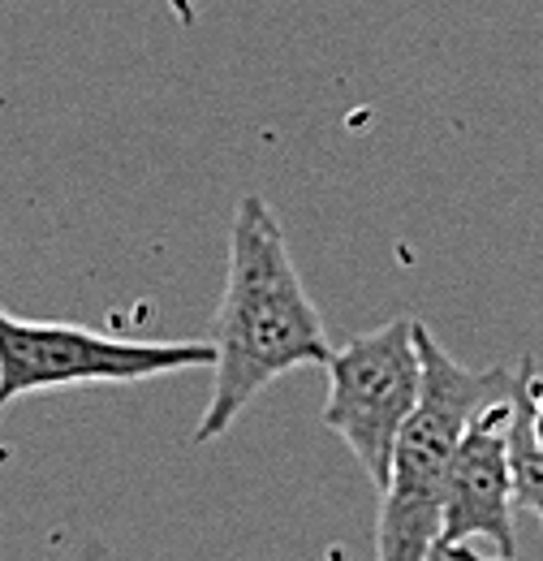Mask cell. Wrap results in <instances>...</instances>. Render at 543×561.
Returning <instances> with one entry per match:
<instances>
[{
  "label": "cell",
  "instance_id": "2",
  "mask_svg": "<svg viewBox=\"0 0 543 561\" xmlns=\"http://www.w3.org/2000/svg\"><path fill=\"white\" fill-rule=\"evenodd\" d=\"M418 354L423 398L397 436L389 484L380 489L376 561H440L444 489L466 427L487 407L513 402L540 385L535 358L518 367H466L427 333V324H418Z\"/></svg>",
  "mask_w": 543,
  "mask_h": 561
},
{
  "label": "cell",
  "instance_id": "1",
  "mask_svg": "<svg viewBox=\"0 0 543 561\" xmlns=\"http://www.w3.org/2000/svg\"><path fill=\"white\" fill-rule=\"evenodd\" d=\"M211 351V398L190 436L195 445L220 440L272 380L298 367H328L333 358L324 316L293 268L276 211L259 195H242L233 208Z\"/></svg>",
  "mask_w": 543,
  "mask_h": 561
},
{
  "label": "cell",
  "instance_id": "3",
  "mask_svg": "<svg viewBox=\"0 0 543 561\" xmlns=\"http://www.w3.org/2000/svg\"><path fill=\"white\" fill-rule=\"evenodd\" d=\"M211 342H135L82 324L18 320L0 307V415L31 393L73 385H138L173 371L207 367Z\"/></svg>",
  "mask_w": 543,
  "mask_h": 561
},
{
  "label": "cell",
  "instance_id": "5",
  "mask_svg": "<svg viewBox=\"0 0 543 561\" xmlns=\"http://www.w3.org/2000/svg\"><path fill=\"white\" fill-rule=\"evenodd\" d=\"M531 389H540V385H531ZM522 398L487 407L466 427V436H462V445L453 454V467H449L440 549L487 540V545H496L500 558H513V549H518V531H513L518 489H513L509 427H513V415H518V402Z\"/></svg>",
  "mask_w": 543,
  "mask_h": 561
},
{
  "label": "cell",
  "instance_id": "7",
  "mask_svg": "<svg viewBox=\"0 0 543 561\" xmlns=\"http://www.w3.org/2000/svg\"><path fill=\"white\" fill-rule=\"evenodd\" d=\"M440 561H513V558H487V553H478L475 545H449V549H440Z\"/></svg>",
  "mask_w": 543,
  "mask_h": 561
},
{
  "label": "cell",
  "instance_id": "6",
  "mask_svg": "<svg viewBox=\"0 0 543 561\" xmlns=\"http://www.w3.org/2000/svg\"><path fill=\"white\" fill-rule=\"evenodd\" d=\"M540 389H531L518 402V415L509 427V458H513V489H518V510H531L543 527V445L531 432V398Z\"/></svg>",
  "mask_w": 543,
  "mask_h": 561
},
{
  "label": "cell",
  "instance_id": "4",
  "mask_svg": "<svg viewBox=\"0 0 543 561\" xmlns=\"http://www.w3.org/2000/svg\"><path fill=\"white\" fill-rule=\"evenodd\" d=\"M423 398L418 320H389L371 333L349 337L328 358L324 427H333L362 476L384 489L397 436Z\"/></svg>",
  "mask_w": 543,
  "mask_h": 561
},
{
  "label": "cell",
  "instance_id": "8",
  "mask_svg": "<svg viewBox=\"0 0 543 561\" xmlns=\"http://www.w3.org/2000/svg\"><path fill=\"white\" fill-rule=\"evenodd\" d=\"M531 432H535V440L543 445V389L531 398Z\"/></svg>",
  "mask_w": 543,
  "mask_h": 561
}]
</instances>
